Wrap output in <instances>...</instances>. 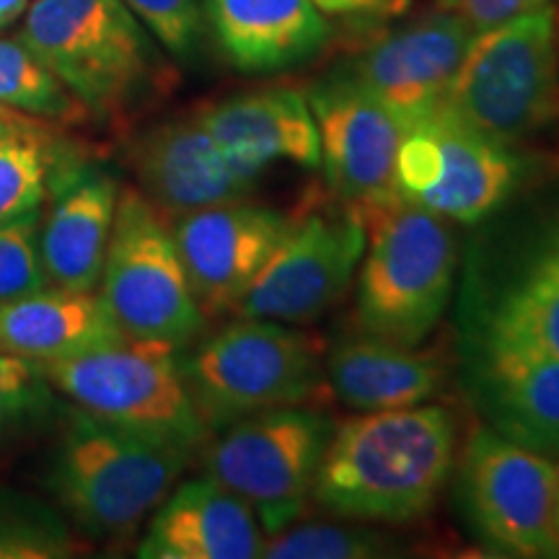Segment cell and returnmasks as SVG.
Instances as JSON below:
<instances>
[{
	"instance_id": "obj_1",
	"label": "cell",
	"mask_w": 559,
	"mask_h": 559,
	"mask_svg": "<svg viewBox=\"0 0 559 559\" xmlns=\"http://www.w3.org/2000/svg\"><path fill=\"white\" fill-rule=\"evenodd\" d=\"M459 453V419L443 404L362 412L334 428L311 502L334 519L402 526L436 508Z\"/></svg>"
},
{
	"instance_id": "obj_2",
	"label": "cell",
	"mask_w": 559,
	"mask_h": 559,
	"mask_svg": "<svg viewBox=\"0 0 559 559\" xmlns=\"http://www.w3.org/2000/svg\"><path fill=\"white\" fill-rule=\"evenodd\" d=\"M194 453L70 412L47 485L91 539H128L164 502Z\"/></svg>"
},
{
	"instance_id": "obj_3",
	"label": "cell",
	"mask_w": 559,
	"mask_h": 559,
	"mask_svg": "<svg viewBox=\"0 0 559 559\" xmlns=\"http://www.w3.org/2000/svg\"><path fill=\"white\" fill-rule=\"evenodd\" d=\"M445 109L481 135L526 153L559 130L555 5L479 32L451 83Z\"/></svg>"
},
{
	"instance_id": "obj_4",
	"label": "cell",
	"mask_w": 559,
	"mask_h": 559,
	"mask_svg": "<svg viewBox=\"0 0 559 559\" xmlns=\"http://www.w3.org/2000/svg\"><path fill=\"white\" fill-rule=\"evenodd\" d=\"M459 241L451 221L400 202L368 223L358 270L360 334L417 347L430 337L456 290Z\"/></svg>"
},
{
	"instance_id": "obj_5",
	"label": "cell",
	"mask_w": 559,
	"mask_h": 559,
	"mask_svg": "<svg viewBox=\"0 0 559 559\" xmlns=\"http://www.w3.org/2000/svg\"><path fill=\"white\" fill-rule=\"evenodd\" d=\"M19 39L88 115H122L158 79L148 29L122 0H37Z\"/></svg>"
},
{
	"instance_id": "obj_6",
	"label": "cell",
	"mask_w": 559,
	"mask_h": 559,
	"mask_svg": "<svg viewBox=\"0 0 559 559\" xmlns=\"http://www.w3.org/2000/svg\"><path fill=\"white\" fill-rule=\"evenodd\" d=\"M187 391L210 432L264 409L298 407L326 389L324 355L309 334L239 317L181 358Z\"/></svg>"
},
{
	"instance_id": "obj_7",
	"label": "cell",
	"mask_w": 559,
	"mask_h": 559,
	"mask_svg": "<svg viewBox=\"0 0 559 559\" xmlns=\"http://www.w3.org/2000/svg\"><path fill=\"white\" fill-rule=\"evenodd\" d=\"M479 226L461 275L456 330H487L559 355V202L523 223Z\"/></svg>"
},
{
	"instance_id": "obj_8",
	"label": "cell",
	"mask_w": 559,
	"mask_h": 559,
	"mask_svg": "<svg viewBox=\"0 0 559 559\" xmlns=\"http://www.w3.org/2000/svg\"><path fill=\"white\" fill-rule=\"evenodd\" d=\"M39 368L75 407L115 428L190 453L210 438L187 391L177 347L124 340Z\"/></svg>"
},
{
	"instance_id": "obj_9",
	"label": "cell",
	"mask_w": 559,
	"mask_h": 559,
	"mask_svg": "<svg viewBox=\"0 0 559 559\" xmlns=\"http://www.w3.org/2000/svg\"><path fill=\"white\" fill-rule=\"evenodd\" d=\"M99 296L132 342L181 349L205 330L171 223L138 187H120Z\"/></svg>"
},
{
	"instance_id": "obj_10",
	"label": "cell",
	"mask_w": 559,
	"mask_h": 559,
	"mask_svg": "<svg viewBox=\"0 0 559 559\" xmlns=\"http://www.w3.org/2000/svg\"><path fill=\"white\" fill-rule=\"evenodd\" d=\"M334 428L332 417L304 404L257 412L210 432L202 469L247 502L272 536L309 508Z\"/></svg>"
},
{
	"instance_id": "obj_11",
	"label": "cell",
	"mask_w": 559,
	"mask_h": 559,
	"mask_svg": "<svg viewBox=\"0 0 559 559\" xmlns=\"http://www.w3.org/2000/svg\"><path fill=\"white\" fill-rule=\"evenodd\" d=\"M557 459L523 449L485 423L456 453L449 485L464 528L500 557H559Z\"/></svg>"
},
{
	"instance_id": "obj_12",
	"label": "cell",
	"mask_w": 559,
	"mask_h": 559,
	"mask_svg": "<svg viewBox=\"0 0 559 559\" xmlns=\"http://www.w3.org/2000/svg\"><path fill=\"white\" fill-rule=\"evenodd\" d=\"M531 169L534 153L481 135L440 107L407 128L396 156V190L407 205L479 226L521 192Z\"/></svg>"
},
{
	"instance_id": "obj_13",
	"label": "cell",
	"mask_w": 559,
	"mask_h": 559,
	"mask_svg": "<svg viewBox=\"0 0 559 559\" xmlns=\"http://www.w3.org/2000/svg\"><path fill=\"white\" fill-rule=\"evenodd\" d=\"M366 243V218L340 200L293 215L290 234L234 313L290 326L311 324L355 283Z\"/></svg>"
},
{
	"instance_id": "obj_14",
	"label": "cell",
	"mask_w": 559,
	"mask_h": 559,
	"mask_svg": "<svg viewBox=\"0 0 559 559\" xmlns=\"http://www.w3.org/2000/svg\"><path fill=\"white\" fill-rule=\"evenodd\" d=\"M306 99L319 128V151L334 200L370 223L400 205L396 156L407 124L342 66L313 81Z\"/></svg>"
},
{
	"instance_id": "obj_15",
	"label": "cell",
	"mask_w": 559,
	"mask_h": 559,
	"mask_svg": "<svg viewBox=\"0 0 559 559\" xmlns=\"http://www.w3.org/2000/svg\"><path fill=\"white\" fill-rule=\"evenodd\" d=\"M461 394L481 423L559 459V355L487 330H456Z\"/></svg>"
},
{
	"instance_id": "obj_16",
	"label": "cell",
	"mask_w": 559,
	"mask_h": 559,
	"mask_svg": "<svg viewBox=\"0 0 559 559\" xmlns=\"http://www.w3.org/2000/svg\"><path fill=\"white\" fill-rule=\"evenodd\" d=\"M290 226L293 215L249 200L198 210L171 223L192 293L207 319L239 309Z\"/></svg>"
},
{
	"instance_id": "obj_17",
	"label": "cell",
	"mask_w": 559,
	"mask_h": 559,
	"mask_svg": "<svg viewBox=\"0 0 559 559\" xmlns=\"http://www.w3.org/2000/svg\"><path fill=\"white\" fill-rule=\"evenodd\" d=\"M474 37L464 19L438 9L370 41L345 68L409 128L445 107Z\"/></svg>"
},
{
	"instance_id": "obj_18",
	"label": "cell",
	"mask_w": 559,
	"mask_h": 559,
	"mask_svg": "<svg viewBox=\"0 0 559 559\" xmlns=\"http://www.w3.org/2000/svg\"><path fill=\"white\" fill-rule=\"evenodd\" d=\"M138 190L174 223L198 210L249 200L254 185L239 177L194 115L153 124L128 151Z\"/></svg>"
},
{
	"instance_id": "obj_19",
	"label": "cell",
	"mask_w": 559,
	"mask_h": 559,
	"mask_svg": "<svg viewBox=\"0 0 559 559\" xmlns=\"http://www.w3.org/2000/svg\"><path fill=\"white\" fill-rule=\"evenodd\" d=\"M239 177L251 185L275 164L317 169L319 128L304 91L260 88L192 111Z\"/></svg>"
},
{
	"instance_id": "obj_20",
	"label": "cell",
	"mask_w": 559,
	"mask_h": 559,
	"mask_svg": "<svg viewBox=\"0 0 559 559\" xmlns=\"http://www.w3.org/2000/svg\"><path fill=\"white\" fill-rule=\"evenodd\" d=\"M267 534L241 498L202 474L181 481L151 513L138 557L143 559H254Z\"/></svg>"
},
{
	"instance_id": "obj_21",
	"label": "cell",
	"mask_w": 559,
	"mask_h": 559,
	"mask_svg": "<svg viewBox=\"0 0 559 559\" xmlns=\"http://www.w3.org/2000/svg\"><path fill=\"white\" fill-rule=\"evenodd\" d=\"M50 210L39 223L41 262L50 285L96 290L102 283L120 185L88 164L68 166L52 181Z\"/></svg>"
},
{
	"instance_id": "obj_22",
	"label": "cell",
	"mask_w": 559,
	"mask_h": 559,
	"mask_svg": "<svg viewBox=\"0 0 559 559\" xmlns=\"http://www.w3.org/2000/svg\"><path fill=\"white\" fill-rule=\"evenodd\" d=\"M332 394L349 409L381 412L432 402L451 383V360L368 334L334 340L324 353Z\"/></svg>"
},
{
	"instance_id": "obj_23",
	"label": "cell",
	"mask_w": 559,
	"mask_h": 559,
	"mask_svg": "<svg viewBox=\"0 0 559 559\" xmlns=\"http://www.w3.org/2000/svg\"><path fill=\"white\" fill-rule=\"evenodd\" d=\"M221 52L236 70L270 75L306 66L332 26L313 0H202Z\"/></svg>"
},
{
	"instance_id": "obj_24",
	"label": "cell",
	"mask_w": 559,
	"mask_h": 559,
	"mask_svg": "<svg viewBox=\"0 0 559 559\" xmlns=\"http://www.w3.org/2000/svg\"><path fill=\"white\" fill-rule=\"evenodd\" d=\"M124 340L128 337L96 290L47 285L0 306V353L19 355L37 366Z\"/></svg>"
},
{
	"instance_id": "obj_25",
	"label": "cell",
	"mask_w": 559,
	"mask_h": 559,
	"mask_svg": "<svg viewBox=\"0 0 559 559\" xmlns=\"http://www.w3.org/2000/svg\"><path fill=\"white\" fill-rule=\"evenodd\" d=\"M404 544L389 531L366 521L290 523L264 542L262 557L270 559H376L396 557Z\"/></svg>"
},
{
	"instance_id": "obj_26",
	"label": "cell",
	"mask_w": 559,
	"mask_h": 559,
	"mask_svg": "<svg viewBox=\"0 0 559 559\" xmlns=\"http://www.w3.org/2000/svg\"><path fill=\"white\" fill-rule=\"evenodd\" d=\"M0 104L19 115L55 122H79L88 109L66 83L16 39H0Z\"/></svg>"
},
{
	"instance_id": "obj_27",
	"label": "cell",
	"mask_w": 559,
	"mask_h": 559,
	"mask_svg": "<svg viewBox=\"0 0 559 559\" xmlns=\"http://www.w3.org/2000/svg\"><path fill=\"white\" fill-rule=\"evenodd\" d=\"M50 156L32 122H0V223L37 213L47 198Z\"/></svg>"
},
{
	"instance_id": "obj_28",
	"label": "cell",
	"mask_w": 559,
	"mask_h": 559,
	"mask_svg": "<svg viewBox=\"0 0 559 559\" xmlns=\"http://www.w3.org/2000/svg\"><path fill=\"white\" fill-rule=\"evenodd\" d=\"M75 551L79 542L60 513L0 489V559H58Z\"/></svg>"
},
{
	"instance_id": "obj_29",
	"label": "cell",
	"mask_w": 559,
	"mask_h": 559,
	"mask_svg": "<svg viewBox=\"0 0 559 559\" xmlns=\"http://www.w3.org/2000/svg\"><path fill=\"white\" fill-rule=\"evenodd\" d=\"M39 223V210L24 218L0 223V306L50 285L41 262Z\"/></svg>"
},
{
	"instance_id": "obj_30",
	"label": "cell",
	"mask_w": 559,
	"mask_h": 559,
	"mask_svg": "<svg viewBox=\"0 0 559 559\" xmlns=\"http://www.w3.org/2000/svg\"><path fill=\"white\" fill-rule=\"evenodd\" d=\"M171 55L187 60L202 37L200 0H122Z\"/></svg>"
},
{
	"instance_id": "obj_31",
	"label": "cell",
	"mask_w": 559,
	"mask_h": 559,
	"mask_svg": "<svg viewBox=\"0 0 559 559\" xmlns=\"http://www.w3.org/2000/svg\"><path fill=\"white\" fill-rule=\"evenodd\" d=\"M45 396V373L37 362L0 353V436Z\"/></svg>"
},
{
	"instance_id": "obj_32",
	"label": "cell",
	"mask_w": 559,
	"mask_h": 559,
	"mask_svg": "<svg viewBox=\"0 0 559 559\" xmlns=\"http://www.w3.org/2000/svg\"><path fill=\"white\" fill-rule=\"evenodd\" d=\"M436 3L440 11L464 19L479 34L506 24L510 19L523 16V13L549 9L559 0H436Z\"/></svg>"
},
{
	"instance_id": "obj_33",
	"label": "cell",
	"mask_w": 559,
	"mask_h": 559,
	"mask_svg": "<svg viewBox=\"0 0 559 559\" xmlns=\"http://www.w3.org/2000/svg\"><path fill=\"white\" fill-rule=\"evenodd\" d=\"M326 16H360V13H368L366 5L360 0H313Z\"/></svg>"
},
{
	"instance_id": "obj_34",
	"label": "cell",
	"mask_w": 559,
	"mask_h": 559,
	"mask_svg": "<svg viewBox=\"0 0 559 559\" xmlns=\"http://www.w3.org/2000/svg\"><path fill=\"white\" fill-rule=\"evenodd\" d=\"M26 9H29V0H0V29L16 21Z\"/></svg>"
},
{
	"instance_id": "obj_35",
	"label": "cell",
	"mask_w": 559,
	"mask_h": 559,
	"mask_svg": "<svg viewBox=\"0 0 559 559\" xmlns=\"http://www.w3.org/2000/svg\"><path fill=\"white\" fill-rule=\"evenodd\" d=\"M366 5L368 13H383V11H394L396 5H402L404 0H360Z\"/></svg>"
},
{
	"instance_id": "obj_36",
	"label": "cell",
	"mask_w": 559,
	"mask_h": 559,
	"mask_svg": "<svg viewBox=\"0 0 559 559\" xmlns=\"http://www.w3.org/2000/svg\"><path fill=\"white\" fill-rule=\"evenodd\" d=\"M0 122H13V124H26L29 120H26V117H21L19 111H13V109H9V107H3V104H0Z\"/></svg>"
},
{
	"instance_id": "obj_37",
	"label": "cell",
	"mask_w": 559,
	"mask_h": 559,
	"mask_svg": "<svg viewBox=\"0 0 559 559\" xmlns=\"http://www.w3.org/2000/svg\"><path fill=\"white\" fill-rule=\"evenodd\" d=\"M555 534L559 544V474H557V498H555Z\"/></svg>"
},
{
	"instance_id": "obj_38",
	"label": "cell",
	"mask_w": 559,
	"mask_h": 559,
	"mask_svg": "<svg viewBox=\"0 0 559 559\" xmlns=\"http://www.w3.org/2000/svg\"><path fill=\"white\" fill-rule=\"evenodd\" d=\"M549 160H551V164H555L557 169H559V135H557V143H555V148L549 151Z\"/></svg>"
}]
</instances>
